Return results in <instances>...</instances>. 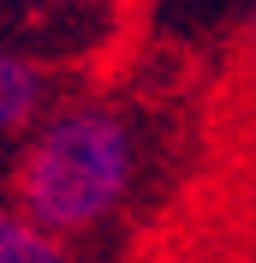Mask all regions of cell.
<instances>
[{
  "label": "cell",
  "instance_id": "obj_1",
  "mask_svg": "<svg viewBox=\"0 0 256 263\" xmlns=\"http://www.w3.org/2000/svg\"><path fill=\"white\" fill-rule=\"evenodd\" d=\"M137 167L143 138L125 108L96 96L60 102L24 132V149L12 162V210H24L54 239H72L131 203Z\"/></svg>",
  "mask_w": 256,
  "mask_h": 263
},
{
  "label": "cell",
  "instance_id": "obj_2",
  "mask_svg": "<svg viewBox=\"0 0 256 263\" xmlns=\"http://www.w3.org/2000/svg\"><path fill=\"white\" fill-rule=\"evenodd\" d=\"M131 0H0V42L36 66H96L119 48Z\"/></svg>",
  "mask_w": 256,
  "mask_h": 263
},
{
  "label": "cell",
  "instance_id": "obj_3",
  "mask_svg": "<svg viewBox=\"0 0 256 263\" xmlns=\"http://www.w3.org/2000/svg\"><path fill=\"white\" fill-rule=\"evenodd\" d=\"M48 102H54V72L0 42V138L30 132L48 114Z\"/></svg>",
  "mask_w": 256,
  "mask_h": 263
},
{
  "label": "cell",
  "instance_id": "obj_4",
  "mask_svg": "<svg viewBox=\"0 0 256 263\" xmlns=\"http://www.w3.org/2000/svg\"><path fill=\"white\" fill-rule=\"evenodd\" d=\"M0 263H72V251L48 228H36L24 210L0 203Z\"/></svg>",
  "mask_w": 256,
  "mask_h": 263
},
{
  "label": "cell",
  "instance_id": "obj_5",
  "mask_svg": "<svg viewBox=\"0 0 256 263\" xmlns=\"http://www.w3.org/2000/svg\"><path fill=\"white\" fill-rule=\"evenodd\" d=\"M250 42H256V6H250Z\"/></svg>",
  "mask_w": 256,
  "mask_h": 263
}]
</instances>
